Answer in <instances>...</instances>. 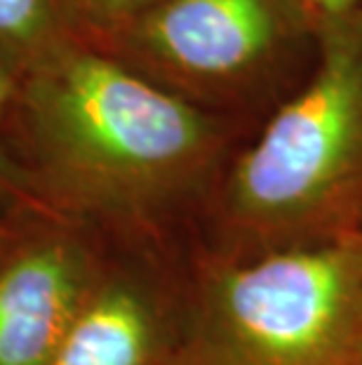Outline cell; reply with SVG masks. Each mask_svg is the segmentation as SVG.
I'll list each match as a JSON object with an SVG mask.
<instances>
[{
    "instance_id": "cell-2",
    "label": "cell",
    "mask_w": 362,
    "mask_h": 365,
    "mask_svg": "<svg viewBox=\"0 0 362 365\" xmlns=\"http://www.w3.org/2000/svg\"><path fill=\"white\" fill-rule=\"evenodd\" d=\"M311 83L238 158L228 203L243 220L315 205L362 160V14L329 17Z\"/></svg>"
},
{
    "instance_id": "cell-1",
    "label": "cell",
    "mask_w": 362,
    "mask_h": 365,
    "mask_svg": "<svg viewBox=\"0 0 362 365\" xmlns=\"http://www.w3.org/2000/svg\"><path fill=\"white\" fill-rule=\"evenodd\" d=\"M7 142L41 203L127 236L210 170L223 139L203 106L78 43L19 76Z\"/></svg>"
},
{
    "instance_id": "cell-5",
    "label": "cell",
    "mask_w": 362,
    "mask_h": 365,
    "mask_svg": "<svg viewBox=\"0 0 362 365\" xmlns=\"http://www.w3.org/2000/svg\"><path fill=\"white\" fill-rule=\"evenodd\" d=\"M282 31L278 0H165L95 48L186 99L245 81Z\"/></svg>"
},
{
    "instance_id": "cell-8",
    "label": "cell",
    "mask_w": 362,
    "mask_h": 365,
    "mask_svg": "<svg viewBox=\"0 0 362 365\" xmlns=\"http://www.w3.org/2000/svg\"><path fill=\"white\" fill-rule=\"evenodd\" d=\"M14 92H17V76L0 61V217L10 210L41 203L7 142V115Z\"/></svg>"
},
{
    "instance_id": "cell-6",
    "label": "cell",
    "mask_w": 362,
    "mask_h": 365,
    "mask_svg": "<svg viewBox=\"0 0 362 365\" xmlns=\"http://www.w3.org/2000/svg\"><path fill=\"white\" fill-rule=\"evenodd\" d=\"M158 351V304L122 274L109 236L102 271L50 365H153Z\"/></svg>"
},
{
    "instance_id": "cell-9",
    "label": "cell",
    "mask_w": 362,
    "mask_h": 365,
    "mask_svg": "<svg viewBox=\"0 0 362 365\" xmlns=\"http://www.w3.org/2000/svg\"><path fill=\"white\" fill-rule=\"evenodd\" d=\"M165 0H80L85 21L90 29V43L95 45L120 26L129 24L132 19L142 17L151 7H156Z\"/></svg>"
},
{
    "instance_id": "cell-7",
    "label": "cell",
    "mask_w": 362,
    "mask_h": 365,
    "mask_svg": "<svg viewBox=\"0 0 362 365\" xmlns=\"http://www.w3.org/2000/svg\"><path fill=\"white\" fill-rule=\"evenodd\" d=\"M78 43H90L80 0H0V61L17 81Z\"/></svg>"
},
{
    "instance_id": "cell-3",
    "label": "cell",
    "mask_w": 362,
    "mask_h": 365,
    "mask_svg": "<svg viewBox=\"0 0 362 365\" xmlns=\"http://www.w3.org/2000/svg\"><path fill=\"white\" fill-rule=\"evenodd\" d=\"M207 332L221 363L322 365L353 312V274L339 250H302L223 269Z\"/></svg>"
},
{
    "instance_id": "cell-4",
    "label": "cell",
    "mask_w": 362,
    "mask_h": 365,
    "mask_svg": "<svg viewBox=\"0 0 362 365\" xmlns=\"http://www.w3.org/2000/svg\"><path fill=\"white\" fill-rule=\"evenodd\" d=\"M109 236L33 203L0 217V365H50L95 285Z\"/></svg>"
}]
</instances>
